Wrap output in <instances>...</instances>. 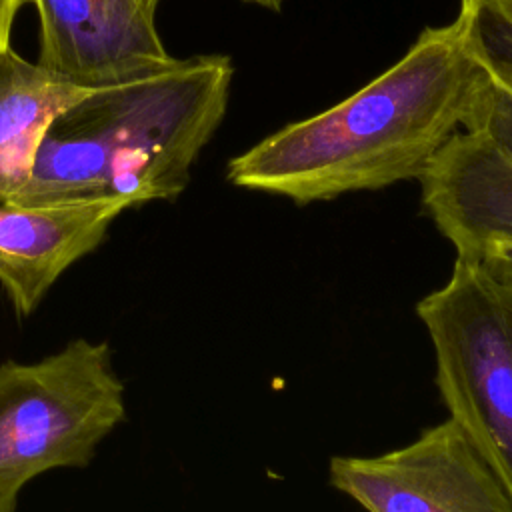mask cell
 <instances>
[{"label":"cell","instance_id":"6da1fadb","mask_svg":"<svg viewBox=\"0 0 512 512\" xmlns=\"http://www.w3.org/2000/svg\"><path fill=\"white\" fill-rule=\"evenodd\" d=\"M484 82L478 0H460L452 22L422 30L400 60L338 104L234 156L226 176L300 206L418 180L466 128Z\"/></svg>","mask_w":512,"mask_h":512},{"label":"cell","instance_id":"7a4b0ae2","mask_svg":"<svg viewBox=\"0 0 512 512\" xmlns=\"http://www.w3.org/2000/svg\"><path fill=\"white\" fill-rule=\"evenodd\" d=\"M232 78L228 56L200 54L92 88L52 122L10 204L120 198L134 208L178 198L226 114Z\"/></svg>","mask_w":512,"mask_h":512},{"label":"cell","instance_id":"3957f363","mask_svg":"<svg viewBox=\"0 0 512 512\" xmlns=\"http://www.w3.org/2000/svg\"><path fill=\"white\" fill-rule=\"evenodd\" d=\"M126 386L106 342L70 340L36 360L0 364V512L56 468H84L126 418Z\"/></svg>","mask_w":512,"mask_h":512},{"label":"cell","instance_id":"277c9868","mask_svg":"<svg viewBox=\"0 0 512 512\" xmlns=\"http://www.w3.org/2000/svg\"><path fill=\"white\" fill-rule=\"evenodd\" d=\"M450 420L512 498V282L458 256L444 286L416 304Z\"/></svg>","mask_w":512,"mask_h":512},{"label":"cell","instance_id":"5b68a950","mask_svg":"<svg viewBox=\"0 0 512 512\" xmlns=\"http://www.w3.org/2000/svg\"><path fill=\"white\" fill-rule=\"evenodd\" d=\"M332 488L368 512H512V498L454 420L378 456H334Z\"/></svg>","mask_w":512,"mask_h":512},{"label":"cell","instance_id":"8992f818","mask_svg":"<svg viewBox=\"0 0 512 512\" xmlns=\"http://www.w3.org/2000/svg\"><path fill=\"white\" fill-rule=\"evenodd\" d=\"M40 22L38 62L82 86H108L166 66L152 10L138 0H28Z\"/></svg>","mask_w":512,"mask_h":512},{"label":"cell","instance_id":"52a82bcc","mask_svg":"<svg viewBox=\"0 0 512 512\" xmlns=\"http://www.w3.org/2000/svg\"><path fill=\"white\" fill-rule=\"evenodd\" d=\"M128 208L120 198L50 206L0 200V286L14 310L20 316L34 314L56 280L94 252Z\"/></svg>","mask_w":512,"mask_h":512},{"label":"cell","instance_id":"ba28073f","mask_svg":"<svg viewBox=\"0 0 512 512\" xmlns=\"http://www.w3.org/2000/svg\"><path fill=\"white\" fill-rule=\"evenodd\" d=\"M418 182L426 214L458 256L512 242V154L484 134L456 132Z\"/></svg>","mask_w":512,"mask_h":512},{"label":"cell","instance_id":"9c48e42d","mask_svg":"<svg viewBox=\"0 0 512 512\" xmlns=\"http://www.w3.org/2000/svg\"><path fill=\"white\" fill-rule=\"evenodd\" d=\"M90 90L12 46L0 50V200L26 186L48 128Z\"/></svg>","mask_w":512,"mask_h":512},{"label":"cell","instance_id":"30bf717a","mask_svg":"<svg viewBox=\"0 0 512 512\" xmlns=\"http://www.w3.org/2000/svg\"><path fill=\"white\" fill-rule=\"evenodd\" d=\"M478 36L486 82L464 130L512 154V0H478Z\"/></svg>","mask_w":512,"mask_h":512},{"label":"cell","instance_id":"8fae6325","mask_svg":"<svg viewBox=\"0 0 512 512\" xmlns=\"http://www.w3.org/2000/svg\"><path fill=\"white\" fill-rule=\"evenodd\" d=\"M470 258H478L496 276L512 282V242L492 240L484 242Z\"/></svg>","mask_w":512,"mask_h":512},{"label":"cell","instance_id":"7c38bea8","mask_svg":"<svg viewBox=\"0 0 512 512\" xmlns=\"http://www.w3.org/2000/svg\"><path fill=\"white\" fill-rule=\"evenodd\" d=\"M28 0H0V50L10 46L14 22Z\"/></svg>","mask_w":512,"mask_h":512},{"label":"cell","instance_id":"4fadbf2b","mask_svg":"<svg viewBox=\"0 0 512 512\" xmlns=\"http://www.w3.org/2000/svg\"><path fill=\"white\" fill-rule=\"evenodd\" d=\"M244 2H250V4L262 6V8H266V10L278 12V10L282 8V2H284V0H244Z\"/></svg>","mask_w":512,"mask_h":512},{"label":"cell","instance_id":"5bb4252c","mask_svg":"<svg viewBox=\"0 0 512 512\" xmlns=\"http://www.w3.org/2000/svg\"><path fill=\"white\" fill-rule=\"evenodd\" d=\"M144 8H148V10H152V12H156V6H158V2L160 0H138Z\"/></svg>","mask_w":512,"mask_h":512}]
</instances>
